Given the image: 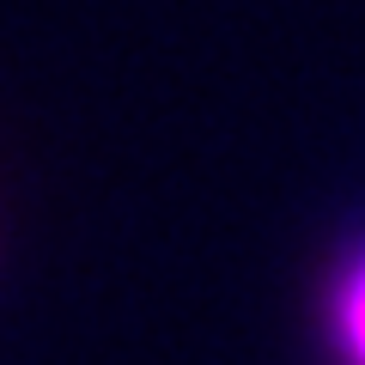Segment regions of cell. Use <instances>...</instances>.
<instances>
[{"mask_svg": "<svg viewBox=\"0 0 365 365\" xmlns=\"http://www.w3.org/2000/svg\"><path fill=\"white\" fill-rule=\"evenodd\" d=\"M341 341H347L353 365H365V268L347 280V292H341Z\"/></svg>", "mask_w": 365, "mask_h": 365, "instance_id": "6da1fadb", "label": "cell"}]
</instances>
